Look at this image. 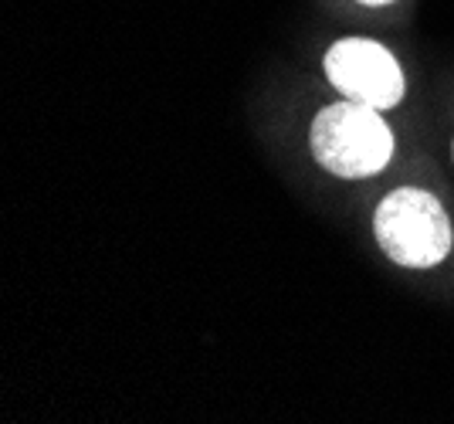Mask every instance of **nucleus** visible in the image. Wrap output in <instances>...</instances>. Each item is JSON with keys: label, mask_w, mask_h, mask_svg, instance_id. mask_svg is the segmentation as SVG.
I'll list each match as a JSON object with an SVG mask.
<instances>
[{"label": "nucleus", "mask_w": 454, "mask_h": 424, "mask_svg": "<svg viewBox=\"0 0 454 424\" xmlns=\"http://www.w3.org/2000/svg\"><path fill=\"white\" fill-rule=\"evenodd\" d=\"M373 232L383 255L403 269H434L451 251V221L441 200L417 187H400L377 208Z\"/></svg>", "instance_id": "f03ea898"}, {"label": "nucleus", "mask_w": 454, "mask_h": 424, "mask_svg": "<svg viewBox=\"0 0 454 424\" xmlns=\"http://www.w3.org/2000/svg\"><path fill=\"white\" fill-rule=\"evenodd\" d=\"M312 153L329 174L356 180L380 174L394 156V133L380 109L363 102H336L312 122Z\"/></svg>", "instance_id": "f257e3e1"}, {"label": "nucleus", "mask_w": 454, "mask_h": 424, "mask_svg": "<svg viewBox=\"0 0 454 424\" xmlns=\"http://www.w3.org/2000/svg\"><path fill=\"white\" fill-rule=\"evenodd\" d=\"M325 75L346 98L373 106V109H394L403 98V72L397 59L366 38H342L325 55Z\"/></svg>", "instance_id": "7ed1b4c3"}, {"label": "nucleus", "mask_w": 454, "mask_h": 424, "mask_svg": "<svg viewBox=\"0 0 454 424\" xmlns=\"http://www.w3.org/2000/svg\"><path fill=\"white\" fill-rule=\"evenodd\" d=\"M360 4H366V7H383V4H390V0H360Z\"/></svg>", "instance_id": "20e7f679"}]
</instances>
